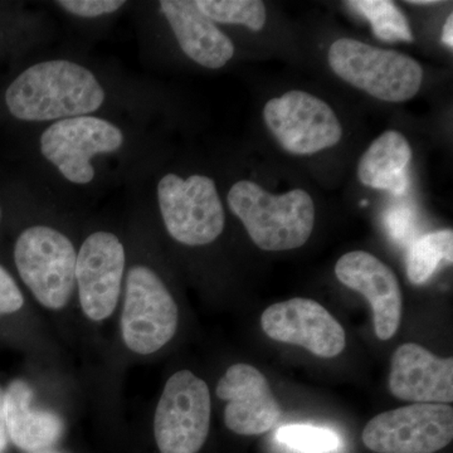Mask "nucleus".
<instances>
[{
  "label": "nucleus",
  "mask_w": 453,
  "mask_h": 453,
  "mask_svg": "<svg viewBox=\"0 0 453 453\" xmlns=\"http://www.w3.org/2000/svg\"><path fill=\"white\" fill-rule=\"evenodd\" d=\"M335 275L342 285L360 292L369 301L378 338L392 339L402 316L401 288L392 268L372 253L353 251L336 262Z\"/></svg>",
  "instance_id": "4468645a"
},
{
  "label": "nucleus",
  "mask_w": 453,
  "mask_h": 453,
  "mask_svg": "<svg viewBox=\"0 0 453 453\" xmlns=\"http://www.w3.org/2000/svg\"><path fill=\"white\" fill-rule=\"evenodd\" d=\"M159 5L179 46L190 59L211 70H219L231 61L234 42L202 13L196 2L163 0Z\"/></svg>",
  "instance_id": "dca6fc26"
},
{
  "label": "nucleus",
  "mask_w": 453,
  "mask_h": 453,
  "mask_svg": "<svg viewBox=\"0 0 453 453\" xmlns=\"http://www.w3.org/2000/svg\"><path fill=\"white\" fill-rule=\"evenodd\" d=\"M105 91L88 68L65 59L23 71L5 92L9 112L23 121H50L96 111Z\"/></svg>",
  "instance_id": "f257e3e1"
},
{
  "label": "nucleus",
  "mask_w": 453,
  "mask_h": 453,
  "mask_svg": "<svg viewBox=\"0 0 453 453\" xmlns=\"http://www.w3.org/2000/svg\"><path fill=\"white\" fill-rule=\"evenodd\" d=\"M217 395L226 402V428L241 436H257L275 427L281 417L267 378L255 366L234 365L217 386Z\"/></svg>",
  "instance_id": "ddd939ff"
},
{
  "label": "nucleus",
  "mask_w": 453,
  "mask_h": 453,
  "mask_svg": "<svg viewBox=\"0 0 453 453\" xmlns=\"http://www.w3.org/2000/svg\"><path fill=\"white\" fill-rule=\"evenodd\" d=\"M412 149L403 134L389 130L378 136L357 164L360 183L372 189L404 195L410 184L408 166Z\"/></svg>",
  "instance_id": "a211bd4d"
},
{
  "label": "nucleus",
  "mask_w": 453,
  "mask_h": 453,
  "mask_svg": "<svg viewBox=\"0 0 453 453\" xmlns=\"http://www.w3.org/2000/svg\"><path fill=\"white\" fill-rule=\"evenodd\" d=\"M442 42L449 50L453 49V14L447 17L442 31Z\"/></svg>",
  "instance_id": "bb28decb"
},
{
  "label": "nucleus",
  "mask_w": 453,
  "mask_h": 453,
  "mask_svg": "<svg viewBox=\"0 0 453 453\" xmlns=\"http://www.w3.org/2000/svg\"><path fill=\"white\" fill-rule=\"evenodd\" d=\"M265 124L279 144L294 155H311L339 144L342 127L332 107L303 91L271 98L264 109Z\"/></svg>",
  "instance_id": "1a4fd4ad"
},
{
  "label": "nucleus",
  "mask_w": 453,
  "mask_h": 453,
  "mask_svg": "<svg viewBox=\"0 0 453 453\" xmlns=\"http://www.w3.org/2000/svg\"><path fill=\"white\" fill-rule=\"evenodd\" d=\"M389 229L393 235L402 238V235L407 234L410 228V213L407 211H395V214L389 216Z\"/></svg>",
  "instance_id": "393cba45"
},
{
  "label": "nucleus",
  "mask_w": 453,
  "mask_h": 453,
  "mask_svg": "<svg viewBox=\"0 0 453 453\" xmlns=\"http://www.w3.org/2000/svg\"><path fill=\"white\" fill-rule=\"evenodd\" d=\"M125 250L115 234L96 232L77 253L76 283L82 311L94 321L112 314L121 294Z\"/></svg>",
  "instance_id": "f8f14e48"
},
{
  "label": "nucleus",
  "mask_w": 453,
  "mask_h": 453,
  "mask_svg": "<svg viewBox=\"0 0 453 453\" xmlns=\"http://www.w3.org/2000/svg\"><path fill=\"white\" fill-rule=\"evenodd\" d=\"M261 326L268 338L299 345L325 359L338 357L347 347L342 325L311 299L295 297L268 306L261 316Z\"/></svg>",
  "instance_id": "9b49d317"
},
{
  "label": "nucleus",
  "mask_w": 453,
  "mask_h": 453,
  "mask_svg": "<svg viewBox=\"0 0 453 453\" xmlns=\"http://www.w3.org/2000/svg\"><path fill=\"white\" fill-rule=\"evenodd\" d=\"M327 61L340 79L387 103H405L421 88V65L396 50L340 38L330 47Z\"/></svg>",
  "instance_id": "7ed1b4c3"
},
{
  "label": "nucleus",
  "mask_w": 453,
  "mask_h": 453,
  "mask_svg": "<svg viewBox=\"0 0 453 453\" xmlns=\"http://www.w3.org/2000/svg\"><path fill=\"white\" fill-rule=\"evenodd\" d=\"M366 449L377 453H434L453 438V408L413 403L375 416L363 431Z\"/></svg>",
  "instance_id": "6e6552de"
},
{
  "label": "nucleus",
  "mask_w": 453,
  "mask_h": 453,
  "mask_svg": "<svg viewBox=\"0 0 453 453\" xmlns=\"http://www.w3.org/2000/svg\"><path fill=\"white\" fill-rule=\"evenodd\" d=\"M35 453H58V452H56V451H49V449H44V451L35 452Z\"/></svg>",
  "instance_id": "c85d7f7f"
},
{
  "label": "nucleus",
  "mask_w": 453,
  "mask_h": 453,
  "mask_svg": "<svg viewBox=\"0 0 453 453\" xmlns=\"http://www.w3.org/2000/svg\"><path fill=\"white\" fill-rule=\"evenodd\" d=\"M157 201L166 231L179 243L204 246L225 229V208L210 177L164 175L157 184Z\"/></svg>",
  "instance_id": "39448f33"
},
{
  "label": "nucleus",
  "mask_w": 453,
  "mask_h": 453,
  "mask_svg": "<svg viewBox=\"0 0 453 453\" xmlns=\"http://www.w3.org/2000/svg\"><path fill=\"white\" fill-rule=\"evenodd\" d=\"M76 261L73 242L50 226H29L14 247L19 276L47 309H62L70 300L76 283Z\"/></svg>",
  "instance_id": "20e7f679"
},
{
  "label": "nucleus",
  "mask_w": 453,
  "mask_h": 453,
  "mask_svg": "<svg viewBox=\"0 0 453 453\" xmlns=\"http://www.w3.org/2000/svg\"><path fill=\"white\" fill-rule=\"evenodd\" d=\"M122 144L124 134L116 125L95 116H77L44 130L41 153L71 183L88 184L95 178L92 157L113 153Z\"/></svg>",
  "instance_id": "9d476101"
},
{
  "label": "nucleus",
  "mask_w": 453,
  "mask_h": 453,
  "mask_svg": "<svg viewBox=\"0 0 453 453\" xmlns=\"http://www.w3.org/2000/svg\"><path fill=\"white\" fill-rule=\"evenodd\" d=\"M3 398H4V393L0 389V453L7 451L9 442L7 423H5L4 410H3Z\"/></svg>",
  "instance_id": "a878e982"
},
{
  "label": "nucleus",
  "mask_w": 453,
  "mask_h": 453,
  "mask_svg": "<svg viewBox=\"0 0 453 453\" xmlns=\"http://www.w3.org/2000/svg\"><path fill=\"white\" fill-rule=\"evenodd\" d=\"M201 9L214 23L241 25L253 32L264 29L267 20L266 7L261 0H198Z\"/></svg>",
  "instance_id": "412c9836"
},
{
  "label": "nucleus",
  "mask_w": 453,
  "mask_h": 453,
  "mask_svg": "<svg viewBox=\"0 0 453 453\" xmlns=\"http://www.w3.org/2000/svg\"><path fill=\"white\" fill-rule=\"evenodd\" d=\"M25 299L13 277L0 266V315H8L22 309Z\"/></svg>",
  "instance_id": "b1692460"
},
{
  "label": "nucleus",
  "mask_w": 453,
  "mask_h": 453,
  "mask_svg": "<svg viewBox=\"0 0 453 453\" xmlns=\"http://www.w3.org/2000/svg\"><path fill=\"white\" fill-rule=\"evenodd\" d=\"M59 7L74 16L96 18L113 13L124 7L122 0H61L57 2Z\"/></svg>",
  "instance_id": "5701e85b"
},
{
  "label": "nucleus",
  "mask_w": 453,
  "mask_h": 453,
  "mask_svg": "<svg viewBox=\"0 0 453 453\" xmlns=\"http://www.w3.org/2000/svg\"><path fill=\"white\" fill-rule=\"evenodd\" d=\"M276 438L282 445L301 453H330L342 445L335 432L309 425L283 426Z\"/></svg>",
  "instance_id": "4be33fe9"
},
{
  "label": "nucleus",
  "mask_w": 453,
  "mask_h": 453,
  "mask_svg": "<svg viewBox=\"0 0 453 453\" xmlns=\"http://www.w3.org/2000/svg\"><path fill=\"white\" fill-rule=\"evenodd\" d=\"M32 389L23 380H14L3 398L9 440L27 452H40L55 445L64 434L57 414L32 407Z\"/></svg>",
  "instance_id": "f3484780"
},
{
  "label": "nucleus",
  "mask_w": 453,
  "mask_h": 453,
  "mask_svg": "<svg viewBox=\"0 0 453 453\" xmlns=\"http://www.w3.org/2000/svg\"><path fill=\"white\" fill-rule=\"evenodd\" d=\"M410 4L413 5H434L440 4L441 2H437V0H416V2H408Z\"/></svg>",
  "instance_id": "cd10ccee"
},
{
  "label": "nucleus",
  "mask_w": 453,
  "mask_h": 453,
  "mask_svg": "<svg viewBox=\"0 0 453 453\" xmlns=\"http://www.w3.org/2000/svg\"><path fill=\"white\" fill-rule=\"evenodd\" d=\"M452 265L453 231L441 229L414 241L407 253V276L413 285H423L434 275L441 264Z\"/></svg>",
  "instance_id": "6ab92c4d"
},
{
  "label": "nucleus",
  "mask_w": 453,
  "mask_h": 453,
  "mask_svg": "<svg viewBox=\"0 0 453 453\" xmlns=\"http://www.w3.org/2000/svg\"><path fill=\"white\" fill-rule=\"evenodd\" d=\"M389 392L413 403L453 402V359L441 357L421 345L407 342L396 348L390 362Z\"/></svg>",
  "instance_id": "2eb2a0df"
},
{
  "label": "nucleus",
  "mask_w": 453,
  "mask_h": 453,
  "mask_svg": "<svg viewBox=\"0 0 453 453\" xmlns=\"http://www.w3.org/2000/svg\"><path fill=\"white\" fill-rule=\"evenodd\" d=\"M211 426L207 383L190 371L173 374L164 387L154 418L160 453H198Z\"/></svg>",
  "instance_id": "423d86ee"
},
{
  "label": "nucleus",
  "mask_w": 453,
  "mask_h": 453,
  "mask_svg": "<svg viewBox=\"0 0 453 453\" xmlns=\"http://www.w3.org/2000/svg\"><path fill=\"white\" fill-rule=\"evenodd\" d=\"M348 5L368 19L375 37L380 41L389 43L413 42L410 22L395 3L388 0H351Z\"/></svg>",
  "instance_id": "aec40b11"
},
{
  "label": "nucleus",
  "mask_w": 453,
  "mask_h": 453,
  "mask_svg": "<svg viewBox=\"0 0 453 453\" xmlns=\"http://www.w3.org/2000/svg\"><path fill=\"white\" fill-rule=\"evenodd\" d=\"M178 306L159 276L145 266L127 273L121 334L134 353L149 356L173 339L178 327Z\"/></svg>",
  "instance_id": "0eeeda50"
},
{
  "label": "nucleus",
  "mask_w": 453,
  "mask_h": 453,
  "mask_svg": "<svg viewBox=\"0 0 453 453\" xmlns=\"http://www.w3.org/2000/svg\"><path fill=\"white\" fill-rule=\"evenodd\" d=\"M226 201L253 243L264 251L299 249L314 231V201L303 189L275 196L257 183L241 180L231 188Z\"/></svg>",
  "instance_id": "f03ea898"
},
{
  "label": "nucleus",
  "mask_w": 453,
  "mask_h": 453,
  "mask_svg": "<svg viewBox=\"0 0 453 453\" xmlns=\"http://www.w3.org/2000/svg\"><path fill=\"white\" fill-rule=\"evenodd\" d=\"M0 219H2V210H0Z\"/></svg>",
  "instance_id": "c756f323"
}]
</instances>
